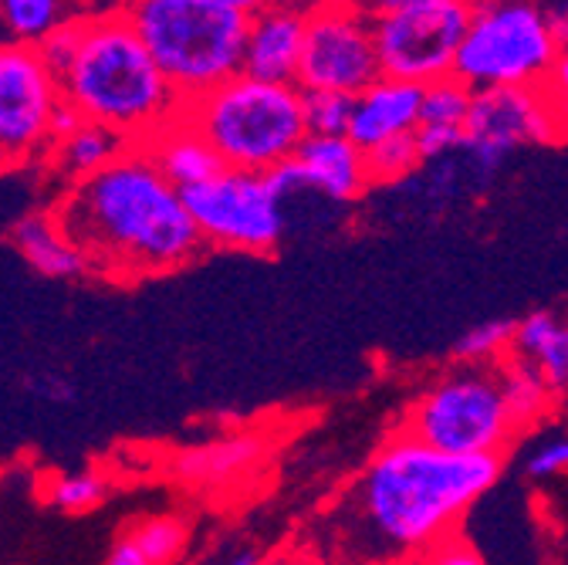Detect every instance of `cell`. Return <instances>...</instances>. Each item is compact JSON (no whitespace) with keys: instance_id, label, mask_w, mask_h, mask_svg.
Instances as JSON below:
<instances>
[{"instance_id":"obj_36","label":"cell","mask_w":568,"mask_h":565,"mask_svg":"<svg viewBox=\"0 0 568 565\" xmlns=\"http://www.w3.org/2000/svg\"><path fill=\"white\" fill-rule=\"evenodd\" d=\"M261 562H264V555H261V548H257V545H251V542H237V545H231V548L217 552V555H213L206 565H261Z\"/></svg>"},{"instance_id":"obj_26","label":"cell","mask_w":568,"mask_h":565,"mask_svg":"<svg viewBox=\"0 0 568 565\" xmlns=\"http://www.w3.org/2000/svg\"><path fill=\"white\" fill-rule=\"evenodd\" d=\"M474 102V89H467L460 79H440L423 89V109H419V125H437V129H460L467 125Z\"/></svg>"},{"instance_id":"obj_9","label":"cell","mask_w":568,"mask_h":565,"mask_svg":"<svg viewBox=\"0 0 568 565\" xmlns=\"http://www.w3.org/2000/svg\"><path fill=\"white\" fill-rule=\"evenodd\" d=\"M61 105V82L41 51L21 41H0V173L51 160Z\"/></svg>"},{"instance_id":"obj_19","label":"cell","mask_w":568,"mask_h":565,"mask_svg":"<svg viewBox=\"0 0 568 565\" xmlns=\"http://www.w3.org/2000/svg\"><path fill=\"white\" fill-rule=\"evenodd\" d=\"M142 150L150 153V160L163 170V176L180 190L206 183L210 176H217L224 170L221 157L213 153V147L183 115L163 125Z\"/></svg>"},{"instance_id":"obj_33","label":"cell","mask_w":568,"mask_h":565,"mask_svg":"<svg viewBox=\"0 0 568 565\" xmlns=\"http://www.w3.org/2000/svg\"><path fill=\"white\" fill-rule=\"evenodd\" d=\"M28 390L38 400H44V403H71V400H75V386H71L58 373H38V376H31L28 380Z\"/></svg>"},{"instance_id":"obj_27","label":"cell","mask_w":568,"mask_h":565,"mask_svg":"<svg viewBox=\"0 0 568 565\" xmlns=\"http://www.w3.org/2000/svg\"><path fill=\"white\" fill-rule=\"evenodd\" d=\"M366 167H369L373 186L403 183L409 173H416L423 167V153H419V143H416V132L386 139V143L366 150Z\"/></svg>"},{"instance_id":"obj_30","label":"cell","mask_w":568,"mask_h":565,"mask_svg":"<svg viewBox=\"0 0 568 565\" xmlns=\"http://www.w3.org/2000/svg\"><path fill=\"white\" fill-rule=\"evenodd\" d=\"M79 41H82V14H71L61 28H54V31L38 44L41 58L48 61V68H51V72H54L58 79L64 75V68L71 64V58H75Z\"/></svg>"},{"instance_id":"obj_16","label":"cell","mask_w":568,"mask_h":565,"mask_svg":"<svg viewBox=\"0 0 568 565\" xmlns=\"http://www.w3.org/2000/svg\"><path fill=\"white\" fill-rule=\"evenodd\" d=\"M419 109H423V89L419 85L383 75L366 92L355 95L348 139L355 147L373 150V147L386 143V139L409 135L419 125Z\"/></svg>"},{"instance_id":"obj_20","label":"cell","mask_w":568,"mask_h":565,"mask_svg":"<svg viewBox=\"0 0 568 565\" xmlns=\"http://www.w3.org/2000/svg\"><path fill=\"white\" fill-rule=\"evenodd\" d=\"M129 150V143L122 135H115L112 129L99 125V122H82L71 135L58 139V147L48 160V167L71 186L79 180L95 176L99 170H105L115 157H122Z\"/></svg>"},{"instance_id":"obj_24","label":"cell","mask_w":568,"mask_h":565,"mask_svg":"<svg viewBox=\"0 0 568 565\" xmlns=\"http://www.w3.org/2000/svg\"><path fill=\"white\" fill-rule=\"evenodd\" d=\"M518 319H487L460 332L454 342V363L464 366H501L515 349Z\"/></svg>"},{"instance_id":"obj_38","label":"cell","mask_w":568,"mask_h":565,"mask_svg":"<svg viewBox=\"0 0 568 565\" xmlns=\"http://www.w3.org/2000/svg\"><path fill=\"white\" fill-rule=\"evenodd\" d=\"M548 21H551V34L558 41V51H568V0H558V4L548 8Z\"/></svg>"},{"instance_id":"obj_34","label":"cell","mask_w":568,"mask_h":565,"mask_svg":"<svg viewBox=\"0 0 568 565\" xmlns=\"http://www.w3.org/2000/svg\"><path fill=\"white\" fill-rule=\"evenodd\" d=\"M102 565H156V562L139 548V542H135L129 532H122V535L112 542V548L105 552Z\"/></svg>"},{"instance_id":"obj_41","label":"cell","mask_w":568,"mask_h":565,"mask_svg":"<svg viewBox=\"0 0 568 565\" xmlns=\"http://www.w3.org/2000/svg\"><path fill=\"white\" fill-rule=\"evenodd\" d=\"M0 4H4V0H0Z\"/></svg>"},{"instance_id":"obj_3","label":"cell","mask_w":568,"mask_h":565,"mask_svg":"<svg viewBox=\"0 0 568 565\" xmlns=\"http://www.w3.org/2000/svg\"><path fill=\"white\" fill-rule=\"evenodd\" d=\"M58 82L71 109L112 129L129 147H146L186 109L119 4L82 14L79 51Z\"/></svg>"},{"instance_id":"obj_22","label":"cell","mask_w":568,"mask_h":565,"mask_svg":"<svg viewBox=\"0 0 568 565\" xmlns=\"http://www.w3.org/2000/svg\"><path fill=\"white\" fill-rule=\"evenodd\" d=\"M109 491H112L109 474H102L99 467H75L48 477L44 502L61 515H89L109 498Z\"/></svg>"},{"instance_id":"obj_5","label":"cell","mask_w":568,"mask_h":565,"mask_svg":"<svg viewBox=\"0 0 568 565\" xmlns=\"http://www.w3.org/2000/svg\"><path fill=\"white\" fill-rule=\"evenodd\" d=\"M183 102L244 75L251 18L210 0H119Z\"/></svg>"},{"instance_id":"obj_1","label":"cell","mask_w":568,"mask_h":565,"mask_svg":"<svg viewBox=\"0 0 568 565\" xmlns=\"http://www.w3.org/2000/svg\"><path fill=\"white\" fill-rule=\"evenodd\" d=\"M505 457H460L393 431L305 545L332 565H406L460 532Z\"/></svg>"},{"instance_id":"obj_39","label":"cell","mask_w":568,"mask_h":565,"mask_svg":"<svg viewBox=\"0 0 568 565\" xmlns=\"http://www.w3.org/2000/svg\"><path fill=\"white\" fill-rule=\"evenodd\" d=\"M210 4H221V8H231V11H241V14H257L267 0H210Z\"/></svg>"},{"instance_id":"obj_10","label":"cell","mask_w":568,"mask_h":565,"mask_svg":"<svg viewBox=\"0 0 568 565\" xmlns=\"http://www.w3.org/2000/svg\"><path fill=\"white\" fill-rule=\"evenodd\" d=\"M383 79L373 14L359 0H322L308 8L305 51L298 64L302 92L359 95Z\"/></svg>"},{"instance_id":"obj_23","label":"cell","mask_w":568,"mask_h":565,"mask_svg":"<svg viewBox=\"0 0 568 565\" xmlns=\"http://www.w3.org/2000/svg\"><path fill=\"white\" fill-rule=\"evenodd\" d=\"M68 18L71 14L64 0H4L0 4V24L8 31V41H21L34 48Z\"/></svg>"},{"instance_id":"obj_8","label":"cell","mask_w":568,"mask_h":565,"mask_svg":"<svg viewBox=\"0 0 568 565\" xmlns=\"http://www.w3.org/2000/svg\"><path fill=\"white\" fill-rule=\"evenodd\" d=\"M190 218L213 251H234L267 258L281 248L288 231V196H284L271 173L221 170L206 183L183 190Z\"/></svg>"},{"instance_id":"obj_12","label":"cell","mask_w":568,"mask_h":565,"mask_svg":"<svg viewBox=\"0 0 568 565\" xmlns=\"http://www.w3.org/2000/svg\"><path fill=\"white\" fill-rule=\"evenodd\" d=\"M565 129L558 125L541 85L531 89H484L474 92L464 125V157L487 183L518 147H555Z\"/></svg>"},{"instance_id":"obj_21","label":"cell","mask_w":568,"mask_h":565,"mask_svg":"<svg viewBox=\"0 0 568 565\" xmlns=\"http://www.w3.org/2000/svg\"><path fill=\"white\" fill-rule=\"evenodd\" d=\"M497 373H501L505 400L511 406V416H515V423L521 427V434L525 431H535L538 423L551 413L558 393L541 380V373L535 366H528L518 356H508L501 366H497Z\"/></svg>"},{"instance_id":"obj_17","label":"cell","mask_w":568,"mask_h":565,"mask_svg":"<svg viewBox=\"0 0 568 565\" xmlns=\"http://www.w3.org/2000/svg\"><path fill=\"white\" fill-rule=\"evenodd\" d=\"M11 244L28 261V268L41 278L75 281V278L92 274V261L61 228L54 206L51 210H31V214L18 218L11 228Z\"/></svg>"},{"instance_id":"obj_2","label":"cell","mask_w":568,"mask_h":565,"mask_svg":"<svg viewBox=\"0 0 568 565\" xmlns=\"http://www.w3.org/2000/svg\"><path fill=\"white\" fill-rule=\"evenodd\" d=\"M54 214L92 261V274L112 281L173 274L206 251L183 190L142 147H129L95 176L71 183Z\"/></svg>"},{"instance_id":"obj_13","label":"cell","mask_w":568,"mask_h":565,"mask_svg":"<svg viewBox=\"0 0 568 565\" xmlns=\"http://www.w3.org/2000/svg\"><path fill=\"white\" fill-rule=\"evenodd\" d=\"M271 176L284 196L312 190L332 203H355L373 186L366 150L355 147L348 135H308L298 157Z\"/></svg>"},{"instance_id":"obj_31","label":"cell","mask_w":568,"mask_h":565,"mask_svg":"<svg viewBox=\"0 0 568 565\" xmlns=\"http://www.w3.org/2000/svg\"><path fill=\"white\" fill-rule=\"evenodd\" d=\"M406 565H487V558L474 548V542L467 535H450L444 542H437L434 548H426L423 555L409 558Z\"/></svg>"},{"instance_id":"obj_28","label":"cell","mask_w":568,"mask_h":565,"mask_svg":"<svg viewBox=\"0 0 568 565\" xmlns=\"http://www.w3.org/2000/svg\"><path fill=\"white\" fill-rule=\"evenodd\" d=\"M355 99L342 92H305L308 135H348Z\"/></svg>"},{"instance_id":"obj_40","label":"cell","mask_w":568,"mask_h":565,"mask_svg":"<svg viewBox=\"0 0 568 565\" xmlns=\"http://www.w3.org/2000/svg\"><path fill=\"white\" fill-rule=\"evenodd\" d=\"M274 4H295V8H315V4H322V0H274Z\"/></svg>"},{"instance_id":"obj_4","label":"cell","mask_w":568,"mask_h":565,"mask_svg":"<svg viewBox=\"0 0 568 565\" xmlns=\"http://www.w3.org/2000/svg\"><path fill=\"white\" fill-rule=\"evenodd\" d=\"M183 119L206 139L227 170L244 173H274L288 167L308 139L305 92L251 75H237L186 102Z\"/></svg>"},{"instance_id":"obj_18","label":"cell","mask_w":568,"mask_h":565,"mask_svg":"<svg viewBox=\"0 0 568 565\" xmlns=\"http://www.w3.org/2000/svg\"><path fill=\"white\" fill-rule=\"evenodd\" d=\"M511 356L525 360L561 396L568 390V312L535 309L515 325Z\"/></svg>"},{"instance_id":"obj_37","label":"cell","mask_w":568,"mask_h":565,"mask_svg":"<svg viewBox=\"0 0 568 565\" xmlns=\"http://www.w3.org/2000/svg\"><path fill=\"white\" fill-rule=\"evenodd\" d=\"M359 4L376 18V14H393V11H406V8H430V4H454V0H359ZM474 4V0H467Z\"/></svg>"},{"instance_id":"obj_29","label":"cell","mask_w":568,"mask_h":565,"mask_svg":"<svg viewBox=\"0 0 568 565\" xmlns=\"http://www.w3.org/2000/svg\"><path fill=\"white\" fill-rule=\"evenodd\" d=\"M521 467L528 481H555L568 474V431L541 434L531 441V447L521 457Z\"/></svg>"},{"instance_id":"obj_7","label":"cell","mask_w":568,"mask_h":565,"mask_svg":"<svg viewBox=\"0 0 568 565\" xmlns=\"http://www.w3.org/2000/svg\"><path fill=\"white\" fill-rule=\"evenodd\" d=\"M555 58L558 41L538 0H474L454 79L474 92L531 89L545 82Z\"/></svg>"},{"instance_id":"obj_25","label":"cell","mask_w":568,"mask_h":565,"mask_svg":"<svg viewBox=\"0 0 568 565\" xmlns=\"http://www.w3.org/2000/svg\"><path fill=\"white\" fill-rule=\"evenodd\" d=\"M125 532L139 542V548L146 552L156 565H176L186 552V542H190V525L180 515L135 518Z\"/></svg>"},{"instance_id":"obj_15","label":"cell","mask_w":568,"mask_h":565,"mask_svg":"<svg viewBox=\"0 0 568 565\" xmlns=\"http://www.w3.org/2000/svg\"><path fill=\"white\" fill-rule=\"evenodd\" d=\"M308 11L295 4H267L251 14L247 44H244V75L277 85L298 82V64L305 51Z\"/></svg>"},{"instance_id":"obj_11","label":"cell","mask_w":568,"mask_h":565,"mask_svg":"<svg viewBox=\"0 0 568 565\" xmlns=\"http://www.w3.org/2000/svg\"><path fill=\"white\" fill-rule=\"evenodd\" d=\"M470 14L474 4H467V0L376 14L373 34H376V54L383 75L413 82L419 89L450 79Z\"/></svg>"},{"instance_id":"obj_6","label":"cell","mask_w":568,"mask_h":565,"mask_svg":"<svg viewBox=\"0 0 568 565\" xmlns=\"http://www.w3.org/2000/svg\"><path fill=\"white\" fill-rule=\"evenodd\" d=\"M399 431L460 457H508L521 437L497 366L464 363L447 366L416 390L403 410Z\"/></svg>"},{"instance_id":"obj_35","label":"cell","mask_w":568,"mask_h":565,"mask_svg":"<svg viewBox=\"0 0 568 565\" xmlns=\"http://www.w3.org/2000/svg\"><path fill=\"white\" fill-rule=\"evenodd\" d=\"M261 565H332V562H325L318 552H312V548L302 542V545H288V548H281V552L267 555Z\"/></svg>"},{"instance_id":"obj_32","label":"cell","mask_w":568,"mask_h":565,"mask_svg":"<svg viewBox=\"0 0 568 565\" xmlns=\"http://www.w3.org/2000/svg\"><path fill=\"white\" fill-rule=\"evenodd\" d=\"M541 92H545V99H548V105H551L558 125H561L565 135H568V51H558V58L551 61L548 75H545V82H541Z\"/></svg>"},{"instance_id":"obj_14","label":"cell","mask_w":568,"mask_h":565,"mask_svg":"<svg viewBox=\"0 0 568 565\" xmlns=\"http://www.w3.org/2000/svg\"><path fill=\"white\" fill-rule=\"evenodd\" d=\"M271 451L274 444L264 431H231L176 451L170 457V474L193 491H227L257 477V471L271 461Z\"/></svg>"}]
</instances>
